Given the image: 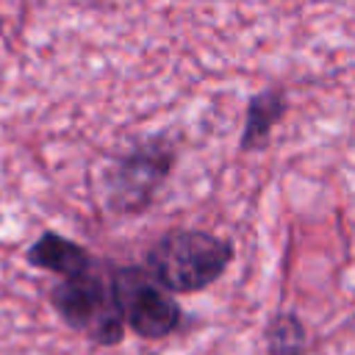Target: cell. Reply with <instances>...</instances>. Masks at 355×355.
<instances>
[{
	"label": "cell",
	"mask_w": 355,
	"mask_h": 355,
	"mask_svg": "<svg viewBox=\"0 0 355 355\" xmlns=\"http://www.w3.org/2000/svg\"><path fill=\"white\" fill-rule=\"evenodd\" d=\"M233 263V244L208 230H169L144 255V272L172 297L214 286Z\"/></svg>",
	"instance_id": "obj_1"
},
{
	"label": "cell",
	"mask_w": 355,
	"mask_h": 355,
	"mask_svg": "<svg viewBox=\"0 0 355 355\" xmlns=\"http://www.w3.org/2000/svg\"><path fill=\"white\" fill-rule=\"evenodd\" d=\"M50 302L72 330L94 344L114 347L125 336V322L111 283V263L94 258L86 269L58 277L50 291Z\"/></svg>",
	"instance_id": "obj_2"
},
{
	"label": "cell",
	"mask_w": 355,
	"mask_h": 355,
	"mask_svg": "<svg viewBox=\"0 0 355 355\" xmlns=\"http://www.w3.org/2000/svg\"><path fill=\"white\" fill-rule=\"evenodd\" d=\"M111 283L125 330L144 341H164L178 333L183 311L178 300L164 291L144 266H111Z\"/></svg>",
	"instance_id": "obj_3"
},
{
	"label": "cell",
	"mask_w": 355,
	"mask_h": 355,
	"mask_svg": "<svg viewBox=\"0 0 355 355\" xmlns=\"http://www.w3.org/2000/svg\"><path fill=\"white\" fill-rule=\"evenodd\" d=\"M175 161V150L164 139H150L130 153L119 155L108 169L105 189L108 205L116 214H139L144 211L155 191L161 189L164 178L169 175Z\"/></svg>",
	"instance_id": "obj_4"
},
{
	"label": "cell",
	"mask_w": 355,
	"mask_h": 355,
	"mask_svg": "<svg viewBox=\"0 0 355 355\" xmlns=\"http://www.w3.org/2000/svg\"><path fill=\"white\" fill-rule=\"evenodd\" d=\"M94 261V255L80 247L78 241L61 236V233H42L33 247L28 250V263L36 266V269H44V272H53L55 277H69L80 269H86L89 263Z\"/></svg>",
	"instance_id": "obj_5"
},
{
	"label": "cell",
	"mask_w": 355,
	"mask_h": 355,
	"mask_svg": "<svg viewBox=\"0 0 355 355\" xmlns=\"http://www.w3.org/2000/svg\"><path fill=\"white\" fill-rule=\"evenodd\" d=\"M286 111V97L283 92H261L250 100L247 108V125L241 133V150H252L266 141L269 130L277 125V119Z\"/></svg>",
	"instance_id": "obj_6"
},
{
	"label": "cell",
	"mask_w": 355,
	"mask_h": 355,
	"mask_svg": "<svg viewBox=\"0 0 355 355\" xmlns=\"http://www.w3.org/2000/svg\"><path fill=\"white\" fill-rule=\"evenodd\" d=\"M308 330L297 313H277L266 324V355H305Z\"/></svg>",
	"instance_id": "obj_7"
}]
</instances>
